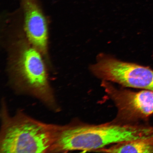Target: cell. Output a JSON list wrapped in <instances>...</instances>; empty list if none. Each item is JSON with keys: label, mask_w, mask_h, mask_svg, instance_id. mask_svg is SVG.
<instances>
[{"label": "cell", "mask_w": 153, "mask_h": 153, "mask_svg": "<svg viewBox=\"0 0 153 153\" xmlns=\"http://www.w3.org/2000/svg\"><path fill=\"white\" fill-rule=\"evenodd\" d=\"M13 40L8 47V74L13 89L38 99L53 112L60 111L45 57L28 41L24 31Z\"/></svg>", "instance_id": "obj_1"}, {"label": "cell", "mask_w": 153, "mask_h": 153, "mask_svg": "<svg viewBox=\"0 0 153 153\" xmlns=\"http://www.w3.org/2000/svg\"><path fill=\"white\" fill-rule=\"evenodd\" d=\"M1 105L0 152H51L58 125L34 119L21 111L11 116L4 99Z\"/></svg>", "instance_id": "obj_3"}, {"label": "cell", "mask_w": 153, "mask_h": 153, "mask_svg": "<svg viewBox=\"0 0 153 153\" xmlns=\"http://www.w3.org/2000/svg\"><path fill=\"white\" fill-rule=\"evenodd\" d=\"M90 68L94 75L102 81L114 82L124 87L153 91V71L148 67L101 53Z\"/></svg>", "instance_id": "obj_4"}, {"label": "cell", "mask_w": 153, "mask_h": 153, "mask_svg": "<svg viewBox=\"0 0 153 153\" xmlns=\"http://www.w3.org/2000/svg\"><path fill=\"white\" fill-rule=\"evenodd\" d=\"M24 14L23 30L30 42L48 57V29L47 19L38 0H20Z\"/></svg>", "instance_id": "obj_5"}, {"label": "cell", "mask_w": 153, "mask_h": 153, "mask_svg": "<svg viewBox=\"0 0 153 153\" xmlns=\"http://www.w3.org/2000/svg\"><path fill=\"white\" fill-rule=\"evenodd\" d=\"M153 128L114 121L99 125L72 122L58 125L51 153L95 152L108 145L152 137Z\"/></svg>", "instance_id": "obj_2"}, {"label": "cell", "mask_w": 153, "mask_h": 153, "mask_svg": "<svg viewBox=\"0 0 153 153\" xmlns=\"http://www.w3.org/2000/svg\"><path fill=\"white\" fill-rule=\"evenodd\" d=\"M118 106L120 114L128 122L148 117L153 114V91L124 89L118 97Z\"/></svg>", "instance_id": "obj_6"}, {"label": "cell", "mask_w": 153, "mask_h": 153, "mask_svg": "<svg viewBox=\"0 0 153 153\" xmlns=\"http://www.w3.org/2000/svg\"><path fill=\"white\" fill-rule=\"evenodd\" d=\"M96 152L110 153H153V137L118 143L109 148H104Z\"/></svg>", "instance_id": "obj_7"}]
</instances>
